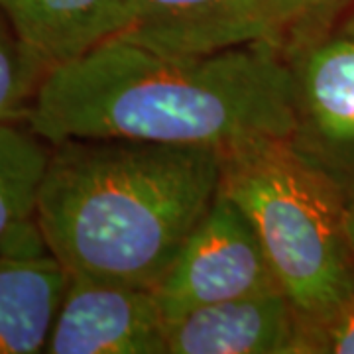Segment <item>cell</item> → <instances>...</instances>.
<instances>
[{
  "instance_id": "obj_1",
  "label": "cell",
  "mask_w": 354,
  "mask_h": 354,
  "mask_svg": "<svg viewBox=\"0 0 354 354\" xmlns=\"http://www.w3.org/2000/svg\"><path fill=\"white\" fill-rule=\"evenodd\" d=\"M26 124L50 144L116 138L227 153L291 138L293 73L268 39L177 55L116 34L51 67Z\"/></svg>"
},
{
  "instance_id": "obj_2",
  "label": "cell",
  "mask_w": 354,
  "mask_h": 354,
  "mask_svg": "<svg viewBox=\"0 0 354 354\" xmlns=\"http://www.w3.org/2000/svg\"><path fill=\"white\" fill-rule=\"evenodd\" d=\"M223 153L116 138L51 144L36 218L69 274L156 288L221 191Z\"/></svg>"
},
{
  "instance_id": "obj_3",
  "label": "cell",
  "mask_w": 354,
  "mask_h": 354,
  "mask_svg": "<svg viewBox=\"0 0 354 354\" xmlns=\"http://www.w3.org/2000/svg\"><path fill=\"white\" fill-rule=\"evenodd\" d=\"M221 189L252 223L278 286L315 333L354 297L344 193L290 138L223 153Z\"/></svg>"
},
{
  "instance_id": "obj_4",
  "label": "cell",
  "mask_w": 354,
  "mask_h": 354,
  "mask_svg": "<svg viewBox=\"0 0 354 354\" xmlns=\"http://www.w3.org/2000/svg\"><path fill=\"white\" fill-rule=\"evenodd\" d=\"M276 288L252 223L221 189L153 291L165 319H174L205 305Z\"/></svg>"
},
{
  "instance_id": "obj_5",
  "label": "cell",
  "mask_w": 354,
  "mask_h": 354,
  "mask_svg": "<svg viewBox=\"0 0 354 354\" xmlns=\"http://www.w3.org/2000/svg\"><path fill=\"white\" fill-rule=\"evenodd\" d=\"M293 73L291 144L354 199V34H329L286 55Z\"/></svg>"
},
{
  "instance_id": "obj_6",
  "label": "cell",
  "mask_w": 354,
  "mask_h": 354,
  "mask_svg": "<svg viewBox=\"0 0 354 354\" xmlns=\"http://www.w3.org/2000/svg\"><path fill=\"white\" fill-rule=\"evenodd\" d=\"M48 354H165L153 288L69 274Z\"/></svg>"
},
{
  "instance_id": "obj_7",
  "label": "cell",
  "mask_w": 354,
  "mask_h": 354,
  "mask_svg": "<svg viewBox=\"0 0 354 354\" xmlns=\"http://www.w3.org/2000/svg\"><path fill=\"white\" fill-rule=\"evenodd\" d=\"M311 339L279 288L165 319V354H313Z\"/></svg>"
},
{
  "instance_id": "obj_8",
  "label": "cell",
  "mask_w": 354,
  "mask_h": 354,
  "mask_svg": "<svg viewBox=\"0 0 354 354\" xmlns=\"http://www.w3.org/2000/svg\"><path fill=\"white\" fill-rule=\"evenodd\" d=\"M118 36L162 53L203 55L268 39V28L260 0H127Z\"/></svg>"
},
{
  "instance_id": "obj_9",
  "label": "cell",
  "mask_w": 354,
  "mask_h": 354,
  "mask_svg": "<svg viewBox=\"0 0 354 354\" xmlns=\"http://www.w3.org/2000/svg\"><path fill=\"white\" fill-rule=\"evenodd\" d=\"M0 14L50 71L122 32L127 0H0Z\"/></svg>"
},
{
  "instance_id": "obj_10",
  "label": "cell",
  "mask_w": 354,
  "mask_h": 354,
  "mask_svg": "<svg viewBox=\"0 0 354 354\" xmlns=\"http://www.w3.org/2000/svg\"><path fill=\"white\" fill-rule=\"evenodd\" d=\"M69 272L51 254L0 256V354L46 353Z\"/></svg>"
},
{
  "instance_id": "obj_11",
  "label": "cell",
  "mask_w": 354,
  "mask_h": 354,
  "mask_svg": "<svg viewBox=\"0 0 354 354\" xmlns=\"http://www.w3.org/2000/svg\"><path fill=\"white\" fill-rule=\"evenodd\" d=\"M51 144L28 127L0 122V239L18 223L36 216Z\"/></svg>"
},
{
  "instance_id": "obj_12",
  "label": "cell",
  "mask_w": 354,
  "mask_h": 354,
  "mask_svg": "<svg viewBox=\"0 0 354 354\" xmlns=\"http://www.w3.org/2000/svg\"><path fill=\"white\" fill-rule=\"evenodd\" d=\"M268 39L286 55L329 34L354 0H260Z\"/></svg>"
},
{
  "instance_id": "obj_13",
  "label": "cell",
  "mask_w": 354,
  "mask_h": 354,
  "mask_svg": "<svg viewBox=\"0 0 354 354\" xmlns=\"http://www.w3.org/2000/svg\"><path fill=\"white\" fill-rule=\"evenodd\" d=\"M48 69L26 50L10 24L0 18V122L28 118Z\"/></svg>"
},
{
  "instance_id": "obj_14",
  "label": "cell",
  "mask_w": 354,
  "mask_h": 354,
  "mask_svg": "<svg viewBox=\"0 0 354 354\" xmlns=\"http://www.w3.org/2000/svg\"><path fill=\"white\" fill-rule=\"evenodd\" d=\"M313 354H354V297L313 333Z\"/></svg>"
},
{
  "instance_id": "obj_15",
  "label": "cell",
  "mask_w": 354,
  "mask_h": 354,
  "mask_svg": "<svg viewBox=\"0 0 354 354\" xmlns=\"http://www.w3.org/2000/svg\"><path fill=\"white\" fill-rule=\"evenodd\" d=\"M337 30H344V32H351V34H354V4L346 10V12L342 14L341 20L337 22V26H335Z\"/></svg>"
},
{
  "instance_id": "obj_16",
  "label": "cell",
  "mask_w": 354,
  "mask_h": 354,
  "mask_svg": "<svg viewBox=\"0 0 354 354\" xmlns=\"http://www.w3.org/2000/svg\"><path fill=\"white\" fill-rule=\"evenodd\" d=\"M346 228H348V239H351L354 250V199H351L348 207H346Z\"/></svg>"
}]
</instances>
